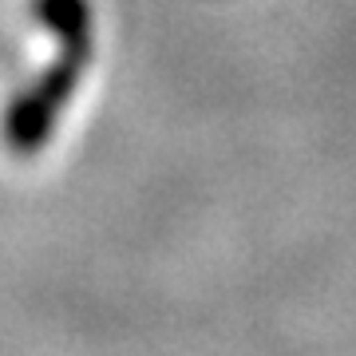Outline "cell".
<instances>
[{
	"instance_id": "cell-1",
	"label": "cell",
	"mask_w": 356,
	"mask_h": 356,
	"mask_svg": "<svg viewBox=\"0 0 356 356\" xmlns=\"http://www.w3.org/2000/svg\"><path fill=\"white\" fill-rule=\"evenodd\" d=\"M32 16L60 36V60L40 76L4 115V143L16 154H36L56 131L72 91L91 60V4L88 0H32Z\"/></svg>"
}]
</instances>
